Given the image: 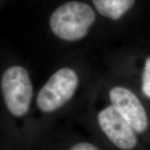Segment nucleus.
I'll return each instance as SVG.
<instances>
[{
	"label": "nucleus",
	"instance_id": "1",
	"mask_svg": "<svg viewBox=\"0 0 150 150\" xmlns=\"http://www.w3.org/2000/svg\"><path fill=\"white\" fill-rule=\"evenodd\" d=\"M96 16L87 4L72 1L63 4L50 19L52 32L62 40L76 41L87 35Z\"/></svg>",
	"mask_w": 150,
	"mask_h": 150
},
{
	"label": "nucleus",
	"instance_id": "2",
	"mask_svg": "<svg viewBox=\"0 0 150 150\" xmlns=\"http://www.w3.org/2000/svg\"><path fill=\"white\" fill-rule=\"evenodd\" d=\"M1 91L8 111L16 117L27 114L33 97V86L27 70L21 66H12L4 73Z\"/></svg>",
	"mask_w": 150,
	"mask_h": 150
},
{
	"label": "nucleus",
	"instance_id": "3",
	"mask_svg": "<svg viewBox=\"0 0 150 150\" xmlns=\"http://www.w3.org/2000/svg\"><path fill=\"white\" fill-rule=\"evenodd\" d=\"M79 83L76 72L63 67L53 74L38 94V107L44 112H52L72 98Z\"/></svg>",
	"mask_w": 150,
	"mask_h": 150
},
{
	"label": "nucleus",
	"instance_id": "4",
	"mask_svg": "<svg viewBox=\"0 0 150 150\" xmlns=\"http://www.w3.org/2000/svg\"><path fill=\"white\" fill-rule=\"evenodd\" d=\"M97 119L101 129L116 147L123 150L136 147L138 140L134 129L112 105L99 112Z\"/></svg>",
	"mask_w": 150,
	"mask_h": 150
},
{
	"label": "nucleus",
	"instance_id": "5",
	"mask_svg": "<svg viewBox=\"0 0 150 150\" xmlns=\"http://www.w3.org/2000/svg\"><path fill=\"white\" fill-rule=\"evenodd\" d=\"M112 106L130 124L134 131L142 133L149 126V120L139 99L126 88L116 86L109 92Z\"/></svg>",
	"mask_w": 150,
	"mask_h": 150
},
{
	"label": "nucleus",
	"instance_id": "6",
	"mask_svg": "<svg viewBox=\"0 0 150 150\" xmlns=\"http://www.w3.org/2000/svg\"><path fill=\"white\" fill-rule=\"evenodd\" d=\"M135 1L136 0H93L99 13L113 20L121 18L132 8Z\"/></svg>",
	"mask_w": 150,
	"mask_h": 150
},
{
	"label": "nucleus",
	"instance_id": "7",
	"mask_svg": "<svg viewBox=\"0 0 150 150\" xmlns=\"http://www.w3.org/2000/svg\"><path fill=\"white\" fill-rule=\"evenodd\" d=\"M142 91L150 99V56L145 61L142 76Z\"/></svg>",
	"mask_w": 150,
	"mask_h": 150
},
{
	"label": "nucleus",
	"instance_id": "8",
	"mask_svg": "<svg viewBox=\"0 0 150 150\" xmlns=\"http://www.w3.org/2000/svg\"><path fill=\"white\" fill-rule=\"evenodd\" d=\"M70 150H99L93 144L88 142H80L73 146Z\"/></svg>",
	"mask_w": 150,
	"mask_h": 150
}]
</instances>
